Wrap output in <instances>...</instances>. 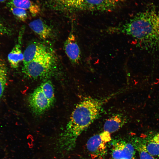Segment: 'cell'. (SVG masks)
I'll list each match as a JSON object with an SVG mask.
<instances>
[{
    "label": "cell",
    "mask_w": 159,
    "mask_h": 159,
    "mask_svg": "<svg viewBox=\"0 0 159 159\" xmlns=\"http://www.w3.org/2000/svg\"><path fill=\"white\" fill-rule=\"evenodd\" d=\"M125 122L124 117L121 115H114L106 121L103 127L104 131L110 134L115 132L123 125Z\"/></svg>",
    "instance_id": "cell-13"
},
{
    "label": "cell",
    "mask_w": 159,
    "mask_h": 159,
    "mask_svg": "<svg viewBox=\"0 0 159 159\" xmlns=\"http://www.w3.org/2000/svg\"><path fill=\"white\" fill-rule=\"evenodd\" d=\"M54 64V58L49 52L41 55L25 64L22 70L25 76L33 79L48 77L51 73Z\"/></svg>",
    "instance_id": "cell-4"
},
{
    "label": "cell",
    "mask_w": 159,
    "mask_h": 159,
    "mask_svg": "<svg viewBox=\"0 0 159 159\" xmlns=\"http://www.w3.org/2000/svg\"><path fill=\"white\" fill-rule=\"evenodd\" d=\"M135 149L132 144L125 141L114 142L112 149V159H134Z\"/></svg>",
    "instance_id": "cell-6"
},
{
    "label": "cell",
    "mask_w": 159,
    "mask_h": 159,
    "mask_svg": "<svg viewBox=\"0 0 159 159\" xmlns=\"http://www.w3.org/2000/svg\"><path fill=\"white\" fill-rule=\"evenodd\" d=\"M109 32L122 33L132 37L137 46L147 50L159 49V10L138 13L128 22L111 27Z\"/></svg>",
    "instance_id": "cell-2"
},
{
    "label": "cell",
    "mask_w": 159,
    "mask_h": 159,
    "mask_svg": "<svg viewBox=\"0 0 159 159\" xmlns=\"http://www.w3.org/2000/svg\"><path fill=\"white\" fill-rule=\"evenodd\" d=\"M64 48L65 52L72 63L78 64L81 60V51L75 36L72 31L65 42Z\"/></svg>",
    "instance_id": "cell-8"
},
{
    "label": "cell",
    "mask_w": 159,
    "mask_h": 159,
    "mask_svg": "<svg viewBox=\"0 0 159 159\" xmlns=\"http://www.w3.org/2000/svg\"><path fill=\"white\" fill-rule=\"evenodd\" d=\"M132 145L138 152L140 159H155L147 150L146 144L139 139H136Z\"/></svg>",
    "instance_id": "cell-14"
},
{
    "label": "cell",
    "mask_w": 159,
    "mask_h": 159,
    "mask_svg": "<svg viewBox=\"0 0 159 159\" xmlns=\"http://www.w3.org/2000/svg\"><path fill=\"white\" fill-rule=\"evenodd\" d=\"M117 94L100 99L88 97L78 103L58 139V150L60 152L72 150L78 137L97 118L104 105Z\"/></svg>",
    "instance_id": "cell-1"
},
{
    "label": "cell",
    "mask_w": 159,
    "mask_h": 159,
    "mask_svg": "<svg viewBox=\"0 0 159 159\" xmlns=\"http://www.w3.org/2000/svg\"><path fill=\"white\" fill-rule=\"evenodd\" d=\"M30 29L41 38L47 39L50 36L52 30L50 27L40 19L34 20L29 24Z\"/></svg>",
    "instance_id": "cell-12"
},
{
    "label": "cell",
    "mask_w": 159,
    "mask_h": 159,
    "mask_svg": "<svg viewBox=\"0 0 159 159\" xmlns=\"http://www.w3.org/2000/svg\"><path fill=\"white\" fill-rule=\"evenodd\" d=\"M8 7H16L28 11L32 15L35 16L40 11V7L30 0H9L6 3Z\"/></svg>",
    "instance_id": "cell-11"
},
{
    "label": "cell",
    "mask_w": 159,
    "mask_h": 159,
    "mask_svg": "<svg viewBox=\"0 0 159 159\" xmlns=\"http://www.w3.org/2000/svg\"><path fill=\"white\" fill-rule=\"evenodd\" d=\"M24 29L20 31L18 37V42L9 54L8 59L11 67L13 68H17L20 63L23 61L24 54L21 51V43Z\"/></svg>",
    "instance_id": "cell-10"
},
{
    "label": "cell",
    "mask_w": 159,
    "mask_h": 159,
    "mask_svg": "<svg viewBox=\"0 0 159 159\" xmlns=\"http://www.w3.org/2000/svg\"><path fill=\"white\" fill-rule=\"evenodd\" d=\"M9 8L11 13L18 19L22 21L26 20L27 17V10L16 7H10Z\"/></svg>",
    "instance_id": "cell-18"
},
{
    "label": "cell",
    "mask_w": 159,
    "mask_h": 159,
    "mask_svg": "<svg viewBox=\"0 0 159 159\" xmlns=\"http://www.w3.org/2000/svg\"><path fill=\"white\" fill-rule=\"evenodd\" d=\"M55 101L54 88L49 80L42 82L30 94L28 98L30 108L37 115L44 113L50 108Z\"/></svg>",
    "instance_id": "cell-3"
},
{
    "label": "cell",
    "mask_w": 159,
    "mask_h": 159,
    "mask_svg": "<svg viewBox=\"0 0 159 159\" xmlns=\"http://www.w3.org/2000/svg\"><path fill=\"white\" fill-rule=\"evenodd\" d=\"M10 33L8 29L0 23V35L9 34Z\"/></svg>",
    "instance_id": "cell-19"
},
{
    "label": "cell",
    "mask_w": 159,
    "mask_h": 159,
    "mask_svg": "<svg viewBox=\"0 0 159 159\" xmlns=\"http://www.w3.org/2000/svg\"><path fill=\"white\" fill-rule=\"evenodd\" d=\"M111 140L110 133L105 131L91 137L87 143L86 147L92 158L102 159L107 152V144Z\"/></svg>",
    "instance_id": "cell-5"
},
{
    "label": "cell",
    "mask_w": 159,
    "mask_h": 159,
    "mask_svg": "<svg viewBox=\"0 0 159 159\" xmlns=\"http://www.w3.org/2000/svg\"><path fill=\"white\" fill-rule=\"evenodd\" d=\"M55 3L64 9L80 10L81 0H54Z\"/></svg>",
    "instance_id": "cell-16"
},
{
    "label": "cell",
    "mask_w": 159,
    "mask_h": 159,
    "mask_svg": "<svg viewBox=\"0 0 159 159\" xmlns=\"http://www.w3.org/2000/svg\"><path fill=\"white\" fill-rule=\"evenodd\" d=\"M7 73L6 65L3 62H0V100L3 96L6 86Z\"/></svg>",
    "instance_id": "cell-17"
},
{
    "label": "cell",
    "mask_w": 159,
    "mask_h": 159,
    "mask_svg": "<svg viewBox=\"0 0 159 159\" xmlns=\"http://www.w3.org/2000/svg\"><path fill=\"white\" fill-rule=\"evenodd\" d=\"M122 0H81L80 10L105 11L116 6Z\"/></svg>",
    "instance_id": "cell-7"
},
{
    "label": "cell",
    "mask_w": 159,
    "mask_h": 159,
    "mask_svg": "<svg viewBox=\"0 0 159 159\" xmlns=\"http://www.w3.org/2000/svg\"><path fill=\"white\" fill-rule=\"evenodd\" d=\"M7 0H0V3L4 2Z\"/></svg>",
    "instance_id": "cell-20"
},
{
    "label": "cell",
    "mask_w": 159,
    "mask_h": 159,
    "mask_svg": "<svg viewBox=\"0 0 159 159\" xmlns=\"http://www.w3.org/2000/svg\"><path fill=\"white\" fill-rule=\"evenodd\" d=\"M49 52L45 46L42 44L34 42L29 44L23 53V65L27 64L34 59Z\"/></svg>",
    "instance_id": "cell-9"
},
{
    "label": "cell",
    "mask_w": 159,
    "mask_h": 159,
    "mask_svg": "<svg viewBox=\"0 0 159 159\" xmlns=\"http://www.w3.org/2000/svg\"><path fill=\"white\" fill-rule=\"evenodd\" d=\"M149 153L153 156L159 157V133L155 135L146 144Z\"/></svg>",
    "instance_id": "cell-15"
}]
</instances>
